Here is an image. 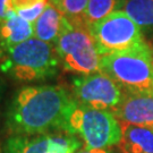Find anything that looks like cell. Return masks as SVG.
I'll return each instance as SVG.
<instances>
[{"instance_id":"obj_1","label":"cell","mask_w":153,"mask_h":153,"mask_svg":"<svg viewBox=\"0 0 153 153\" xmlns=\"http://www.w3.org/2000/svg\"><path fill=\"white\" fill-rule=\"evenodd\" d=\"M71 93L60 85H28L18 90L6 112L13 135H40L64 129L76 105Z\"/></svg>"},{"instance_id":"obj_2","label":"cell","mask_w":153,"mask_h":153,"mask_svg":"<svg viewBox=\"0 0 153 153\" xmlns=\"http://www.w3.org/2000/svg\"><path fill=\"white\" fill-rule=\"evenodd\" d=\"M59 66L55 44L36 38L0 50V71L18 82H38L55 77Z\"/></svg>"},{"instance_id":"obj_3","label":"cell","mask_w":153,"mask_h":153,"mask_svg":"<svg viewBox=\"0 0 153 153\" xmlns=\"http://www.w3.org/2000/svg\"><path fill=\"white\" fill-rule=\"evenodd\" d=\"M62 131L81 137L84 149H109L120 143L123 131L114 112L76 105L66 119Z\"/></svg>"},{"instance_id":"obj_4","label":"cell","mask_w":153,"mask_h":153,"mask_svg":"<svg viewBox=\"0 0 153 153\" xmlns=\"http://www.w3.org/2000/svg\"><path fill=\"white\" fill-rule=\"evenodd\" d=\"M100 71L107 74L125 92L153 94L151 48L101 57Z\"/></svg>"},{"instance_id":"obj_5","label":"cell","mask_w":153,"mask_h":153,"mask_svg":"<svg viewBox=\"0 0 153 153\" xmlns=\"http://www.w3.org/2000/svg\"><path fill=\"white\" fill-rule=\"evenodd\" d=\"M60 66L77 75H91L100 71L101 56L90 28L84 25H66L55 43Z\"/></svg>"},{"instance_id":"obj_6","label":"cell","mask_w":153,"mask_h":153,"mask_svg":"<svg viewBox=\"0 0 153 153\" xmlns=\"http://www.w3.org/2000/svg\"><path fill=\"white\" fill-rule=\"evenodd\" d=\"M100 56L148 48L142 30L124 10L115 11L90 27Z\"/></svg>"},{"instance_id":"obj_7","label":"cell","mask_w":153,"mask_h":153,"mask_svg":"<svg viewBox=\"0 0 153 153\" xmlns=\"http://www.w3.org/2000/svg\"><path fill=\"white\" fill-rule=\"evenodd\" d=\"M125 91L104 74L98 71L91 75H79L73 79L71 95L81 105L114 112L124 98Z\"/></svg>"},{"instance_id":"obj_8","label":"cell","mask_w":153,"mask_h":153,"mask_svg":"<svg viewBox=\"0 0 153 153\" xmlns=\"http://www.w3.org/2000/svg\"><path fill=\"white\" fill-rule=\"evenodd\" d=\"M114 115L120 125L145 126L153 128V94L125 92Z\"/></svg>"},{"instance_id":"obj_9","label":"cell","mask_w":153,"mask_h":153,"mask_svg":"<svg viewBox=\"0 0 153 153\" xmlns=\"http://www.w3.org/2000/svg\"><path fill=\"white\" fill-rule=\"evenodd\" d=\"M34 38V24L10 11L0 23V50L25 42Z\"/></svg>"},{"instance_id":"obj_10","label":"cell","mask_w":153,"mask_h":153,"mask_svg":"<svg viewBox=\"0 0 153 153\" xmlns=\"http://www.w3.org/2000/svg\"><path fill=\"white\" fill-rule=\"evenodd\" d=\"M66 22L67 19L61 11L49 1L41 16L34 23V38L55 44L65 27Z\"/></svg>"},{"instance_id":"obj_11","label":"cell","mask_w":153,"mask_h":153,"mask_svg":"<svg viewBox=\"0 0 153 153\" xmlns=\"http://www.w3.org/2000/svg\"><path fill=\"white\" fill-rule=\"evenodd\" d=\"M120 153H153V128L145 126L121 125Z\"/></svg>"},{"instance_id":"obj_12","label":"cell","mask_w":153,"mask_h":153,"mask_svg":"<svg viewBox=\"0 0 153 153\" xmlns=\"http://www.w3.org/2000/svg\"><path fill=\"white\" fill-rule=\"evenodd\" d=\"M4 153H49V133L13 135L6 141Z\"/></svg>"},{"instance_id":"obj_13","label":"cell","mask_w":153,"mask_h":153,"mask_svg":"<svg viewBox=\"0 0 153 153\" xmlns=\"http://www.w3.org/2000/svg\"><path fill=\"white\" fill-rule=\"evenodd\" d=\"M124 11L141 30L153 31V0H126Z\"/></svg>"},{"instance_id":"obj_14","label":"cell","mask_w":153,"mask_h":153,"mask_svg":"<svg viewBox=\"0 0 153 153\" xmlns=\"http://www.w3.org/2000/svg\"><path fill=\"white\" fill-rule=\"evenodd\" d=\"M126 0H88V5L85 13V25L88 28L94 23L115 11L124 9Z\"/></svg>"},{"instance_id":"obj_15","label":"cell","mask_w":153,"mask_h":153,"mask_svg":"<svg viewBox=\"0 0 153 153\" xmlns=\"http://www.w3.org/2000/svg\"><path fill=\"white\" fill-rule=\"evenodd\" d=\"M57 7L66 19L74 25H85V13L88 0H49ZM88 27V26H86Z\"/></svg>"},{"instance_id":"obj_16","label":"cell","mask_w":153,"mask_h":153,"mask_svg":"<svg viewBox=\"0 0 153 153\" xmlns=\"http://www.w3.org/2000/svg\"><path fill=\"white\" fill-rule=\"evenodd\" d=\"M48 2L49 0H8V7L18 16L34 24L44 11Z\"/></svg>"},{"instance_id":"obj_17","label":"cell","mask_w":153,"mask_h":153,"mask_svg":"<svg viewBox=\"0 0 153 153\" xmlns=\"http://www.w3.org/2000/svg\"><path fill=\"white\" fill-rule=\"evenodd\" d=\"M83 142L77 136L62 131L49 133V153H76Z\"/></svg>"},{"instance_id":"obj_18","label":"cell","mask_w":153,"mask_h":153,"mask_svg":"<svg viewBox=\"0 0 153 153\" xmlns=\"http://www.w3.org/2000/svg\"><path fill=\"white\" fill-rule=\"evenodd\" d=\"M76 153H120L119 150H115L114 148L109 149H81Z\"/></svg>"},{"instance_id":"obj_19","label":"cell","mask_w":153,"mask_h":153,"mask_svg":"<svg viewBox=\"0 0 153 153\" xmlns=\"http://www.w3.org/2000/svg\"><path fill=\"white\" fill-rule=\"evenodd\" d=\"M10 11L8 7V0H0V23L5 21Z\"/></svg>"},{"instance_id":"obj_20","label":"cell","mask_w":153,"mask_h":153,"mask_svg":"<svg viewBox=\"0 0 153 153\" xmlns=\"http://www.w3.org/2000/svg\"><path fill=\"white\" fill-rule=\"evenodd\" d=\"M151 56H152V62H153V49H151Z\"/></svg>"}]
</instances>
